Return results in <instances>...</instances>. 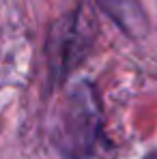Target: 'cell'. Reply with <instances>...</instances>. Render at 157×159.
Segmentation results:
<instances>
[{
  "instance_id": "6da1fadb",
  "label": "cell",
  "mask_w": 157,
  "mask_h": 159,
  "mask_svg": "<svg viewBox=\"0 0 157 159\" xmlns=\"http://www.w3.org/2000/svg\"><path fill=\"white\" fill-rule=\"evenodd\" d=\"M50 135L65 159H88L97 153L104 138V114L88 80L69 84L56 99L50 116Z\"/></svg>"
},
{
  "instance_id": "7a4b0ae2",
  "label": "cell",
  "mask_w": 157,
  "mask_h": 159,
  "mask_svg": "<svg viewBox=\"0 0 157 159\" xmlns=\"http://www.w3.org/2000/svg\"><path fill=\"white\" fill-rule=\"evenodd\" d=\"M97 20L86 4H78L52 24L48 34V65L54 88L62 86L88 58L97 41Z\"/></svg>"
},
{
  "instance_id": "3957f363",
  "label": "cell",
  "mask_w": 157,
  "mask_h": 159,
  "mask_svg": "<svg viewBox=\"0 0 157 159\" xmlns=\"http://www.w3.org/2000/svg\"><path fill=\"white\" fill-rule=\"evenodd\" d=\"M95 2L129 39H144L149 34V17L140 0H95Z\"/></svg>"
},
{
  "instance_id": "277c9868",
  "label": "cell",
  "mask_w": 157,
  "mask_h": 159,
  "mask_svg": "<svg viewBox=\"0 0 157 159\" xmlns=\"http://www.w3.org/2000/svg\"><path fill=\"white\" fill-rule=\"evenodd\" d=\"M146 159H157V151H153V153H149V155H146Z\"/></svg>"
}]
</instances>
